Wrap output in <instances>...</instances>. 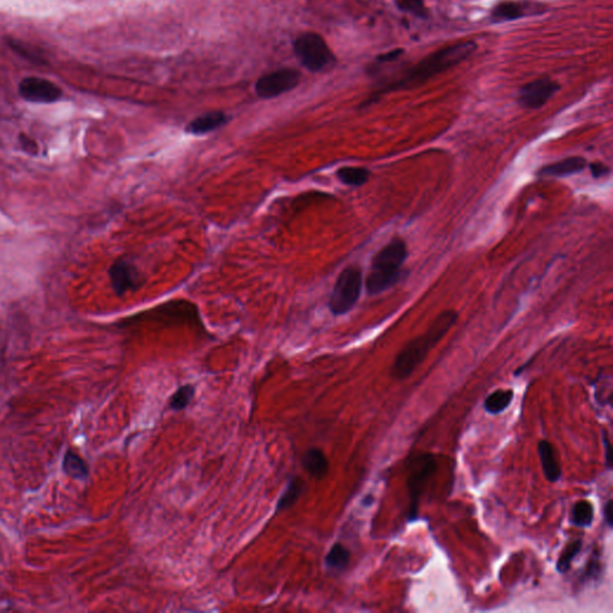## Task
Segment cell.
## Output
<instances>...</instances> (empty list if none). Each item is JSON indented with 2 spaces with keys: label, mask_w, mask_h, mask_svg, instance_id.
Masks as SVG:
<instances>
[{
  "label": "cell",
  "mask_w": 613,
  "mask_h": 613,
  "mask_svg": "<svg viewBox=\"0 0 613 613\" xmlns=\"http://www.w3.org/2000/svg\"><path fill=\"white\" fill-rule=\"evenodd\" d=\"M477 44L475 41L465 40L456 44H449L447 47L439 48L432 51V54L425 56L408 68L399 75V78L391 80L379 87V90L372 92L368 101L363 103L362 107H368L382 96L396 91L410 90L415 87H422L432 77L454 68L458 63H463L477 51Z\"/></svg>",
  "instance_id": "obj_1"
},
{
  "label": "cell",
  "mask_w": 613,
  "mask_h": 613,
  "mask_svg": "<svg viewBox=\"0 0 613 613\" xmlns=\"http://www.w3.org/2000/svg\"><path fill=\"white\" fill-rule=\"evenodd\" d=\"M459 314L455 310H444L432 321L429 329L405 345L393 362L391 375L396 380H405L423 363L429 352L442 341L454 326Z\"/></svg>",
  "instance_id": "obj_2"
},
{
  "label": "cell",
  "mask_w": 613,
  "mask_h": 613,
  "mask_svg": "<svg viewBox=\"0 0 613 613\" xmlns=\"http://www.w3.org/2000/svg\"><path fill=\"white\" fill-rule=\"evenodd\" d=\"M408 245L400 236L393 238L374 255L365 279V290L370 296L384 293L398 284L403 276V262L408 259Z\"/></svg>",
  "instance_id": "obj_3"
},
{
  "label": "cell",
  "mask_w": 613,
  "mask_h": 613,
  "mask_svg": "<svg viewBox=\"0 0 613 613\" xmlns=\"http://www.w3.org/2000/svg\"><path fill=\"white\" fill-rule=\"evenodd\" d=\"M363 288V273L357 265H350L341 271L329 297V310L339 317L350 312L360 300Z\"/></svg>",
  "instance_id": "obj_4"
},
{
  "label": "cell",
  "mask_w": 613,
  "mask_h": 613,
  "mask_svg": "<svg viewBox=\"0 0 613 613\" xmlns=\"http://www.w3.org/2000/svg\"><path fill=\"white\" fill-rule=\"evenodd\" d=\"M293 51L298 61L307 70L320 72L336 61L332 49L322 36L315 32H305L293 41Z\"/></svg>",
  "instance_id": "obj_5"
},
{
  "label": "cell",
  "mask_w": 613,
  "mask_h": 613,
  "mask_svg": "<svg viewBox=\"0 0 613 613\" xmlns=\"http://www.w3.org/2000/svg\"><path fill=\"white\" fill-rule=\"evenodd\" d=\"M437 468L435 456L430 453L415 456L411 461L408 470V487L410 494V508H408V520L415 521L418 516L420 499L423 492L427 479L435 473Z\"/></svg>",
  "instance_id": "obj_6"
},
{
  "label": "cell",
  "mask_w": 613,
  "mask_h": 613,
  "mask_svg": "<svg viewBox=\"0 0 613 613\" xmlns=\"http://www.w3.org/2000/svg\"><path fill=\"white\" fill-rule=\"evenodd\" d=\"M301 82V73L295 68H279L262 75L254 85L260 99H269L289 92Z\"/></svg>",
  "instance_id": "obj_7"
},
{
  "label": "cell",
  "mask_w": 613,
  "mask_h": 613,
  "mask_svg": "<svg viewBox=\"0 0 613 613\" xmlns=\"http://www.w3.org/2000/svg\"><path fill=\"white\" fill-rule=\"evenodd\" d=\"M561 89L556 80L549 77L534 80L520 87L518 92V103L521 107L535 111L544 107Z\"/></svg>",
  "instance_id": "obj_8"
},
{
  "label": "cell",
  "mask_w": 613,
  "mask_h": 613,
  "mask_svg": "<svg viewBox=\"0 0 613 613\" xmlns=\"http://www.w3.org/2000/svg\"><path fill=\"white\" fill-rule=\"evenodd\" d=\"M545 11V5L530 0H502L491 8L489 18L492 23H504L523 17L542 15Z\"/></svg>",
  "instance_id": "obj_9"
},
{
  "label": "cell",
  "mask_w": 613,
  "mask_h": 613,
  "mask_svg": "<svg viewBox=\"0 0 613 613\" xmlns=\"http://www.w3.org/2000/svg\"><path fill=\"white\" fill-rule=\"evenodd\" d=\"M18 92L25 101L40 104L54 103L63 97V90L59 85L41 77H27L20 80Z\"/></svg>",
  "instance_id": "obj_10"
},
{
  "label": "cell",
  "mask_w": 613,
  "mask_h": 613,
  "mask_svg": "<svg viewBox=\"0 0 613 613\" xmlns=\"http://www.w3.org/2000/svg\"><path fill=\"white\" fill-rule=\"evenodd\" d=\"M109 279L111 288L118 296H123L130 291H135L142 285V274L138 267L126 257H121L111 266Z\"/></svg>",
  "instance_id": "obj_11"
},
{
  "label": "cell",
  "mask_w": 613,
  "mask_h": 613,
  "mask_svg": "<svg viewBox=\"0 0 613 613\" xmlns=\"http://www.w3.org/2000/svg\"><path fill=\"white\" fill-rule=\"evenodd\" d=\"M229 115L224 111H209L205 114L197 116L187 125L185 131L188 135H207L210 132L216 131L218 128L224 126L229 123Z\"/></svg>",
  "instance_id": "obj_12"
},
{
  "label": "cell",
  "mask_w": 613,
  "mask_h": 613,
  "mask_svg": "<svg viewBox=\"0 0 613 613\" xmlns=\"http://www.w3.org/2000/svg\"><path fill=\"white\" fill-rule=\"evenodd\" d=\"M587 162L583 157H568V159L551 163L547 166L540 168L538 171L539 176L542 178H563L570 175L578 174L585 169Z\"/></svg>",
  "instance_id": "obj_13"
},
{
  "label": "cell",
  "mask_w": 613,
  "mask_h": 613,
  "mask_svg": "<svg viewBox=\"0 0 613 613\" xmlns=\"http://www.w3.org/2000/svg\"><path fill=\"white\" fill-rule=\"evenodd\" d=\"M538 454L546 480L550 482H557L562 477V470H561L559 463L556 458L554 446L546 439L539 441Z\"/></svg>",
  "instance_id": "obj_14"
},
{
  "label": "cell",
  "mask_w": 613,
  "mask_h": 613,
  "mask_svg": "<svg viewBox=\"0 0 613 613\" xmlns=\"http://www.w3.org/2000/svg\"><path fill=\"white\" fill-rule=\"evenodd\" d=\"M302 465L309 475L317 479H322L327 475L329 470V460L326 458L324 451L319 448L309 449L302 459Z\"/></svg>",
  "instance_id": "obj_15"
},
{
  "label": "cell",
  "mask_w": 613,
  "mask_h": 613,
  "mask_svg": "<svg viewBox=\"0 0 613 613\" xmlns=\"http://www.w3.org/2000/svg\"><path fill=\"white\" fill-rule=\"evenodd\" d=\"M336 175L338 180L346 186L360 187L369 181L370 171L364 166H341Z\"/></svg>",
  "instance_id": "obj_16"
},
{
  "label": "cell",
  "mask_w": 613,
  "mask_h": 613,
  "mask_svg": "<svg viewBox=\"0 0 613 613\" xmlns=\"http://www.w3.org/2000/svg\"><path fill=\"white\" fill-rule=\"evenodd\" d=\"M514 399V391L513 389H497L484 400V410L490 415H499L504 411L511 405Z\"/></svg>",
  "instance_id": "obj_17"
},
{
  "label": "cell",
  "mask_w": 613,
  "mask_h": 613,
  "mask_svg": "<svg viewBox=\"0 0 613 613\" xmlns=\"http://www.w3.org/2000/svg\"><path fill=\"white\" fill-rule=\"evenodd\" d=\"M594 520L593 504L590 501H578L575 503L571 511V523L580 528H587L592 526Z\"/></svg>",
  "instance_id": "obj_18"
},
{
  "label": "cell",
  "mask_w": 613,
  "mask_h": 613,
  "mask_svg": "<svg viewBox=\"0 0 613 613\" xmlns=\"http://www.w3.org/2000/svg\"><path fill=\"white\" fill-rule=\"evenodd\" d=\"M303 487H305V482L300 477L291 479L289 485L285 489L284 494H281V499L278 501L277 511H286L291 508L300 499V496L303 492Z\"/></svg>",
  "instance_id": "obj_19"
},
{
  "label": "cell",
  "mask_w": 613,
  "mask_h": 613,
  "mask_svg": "<svg viewBox=\"0 0 613 613\" xmlns=\"http://www.w3.org/2000/svg\"><path fill=\"white\" fill-rule=\"evenodd\" d=\"M350 556H351L350 551L343 544L336 542L326 556V564L329 568L341 571L348 568Z\"/></svg>",
  "instance_id": "obj_20"
},
{
  "label": "cell",
  "mask_w": 613,
  "mask_h": 613,
  "mask_svg": "<svg viewBox=\"0 0 613 613\" xmlns=\"http://www.w3.org/2000/svg\"><path fill=\"white\" fill-rule=\"evenodd\" d=\"M582 546H583V542L581 539H576L564 547V550L562 551V554L558 558L557 564H556L558 573H566L569 571L573 558L580 554Z\"/></svg>",
  "instance_id": "obj_21"
},
{
  "label": "cell",
  "mask_w": 613,
  "mask_h": 613,
  "mask_svg": "<svg viewBox=\"0 0 613 613\" xmlns=\"http://www.w3.org/2000/svg\"><path fill=\"white\" fill-rule=\"evenodd\" d=\"M63 470L73 478L83 479L87 475V465L78 455L73 454L72 451H68V454L65 455Z\"/></svg>",
  "instance_id": "obj_22"
},
{
  "label": "cell",
  "mask_w": 613,
  "mask_h": 613,
  "mask_svg": "<svg viewBox=\"0 0 613 613\" xmlns=\"http://www.w3.org/2000/svg\"><path fill=\"white\" fill-rule=\"evenodd\" d=\"M194 393L195 389L192 384H186L178 388L174 393V396H171V408L175 411H180L187 408L194 398Z\"/></svg>",
  "instance_id": "obj_23"
},
{
  "label": "cell",
  "mask_w": 613,
  "mask_h": 613,
  "mask_svg": "<svg viewBox=\"0 0 613 613\" xmlns=\"http://www.w3.org/2000/svg\"><path fill=\"white\" fill-rule=\"evenodd\" d=\"M396 6L400 11L408 12L418 18H427L429 10L423 0H396Z\"/></svg>",
  "instance_id": "obj_24"
},
{
  "label": "cell",
  "mask_w": 613,
  "mask_h": 613,
  "mask_svg": "<svg viewBox=\"0 0 613 613\" xmlns=\"http://www.w3.org/2000/svg\"><path fill=\"white\" fill-rule=\"evenodd\" d=\"M8 46H11L12 49L16 51L20 56L32 60V61H35V63H42L41 61V56L36 51H29L28 47L23 46V44H20V41L10 40L8 41Z\"/></svg>",
  "instance_id": "obj_25"
},
{
  "label": "cell",
  "mask_w": 613,
  "mask_h": 613,
  "mask_svg": "<svg viewBox=\"0 0 613 613\" xmlns=\"http://www.w3.org/2000/svg\"><path fill=\"white\" fill-rule=\"evenodd\" d=\"M403 48H396V49L387 51L384 54H380V56H376L375 63H372V68L374 66H382L384 63H393L396 59H399L400 56H403Z\"/></svg>",
  "instance_id": "obj_26"
},
{
  "label": "cell",
  "mask_w": 613,
  "mask_h": 613,
  "mask_svg": "<svg viewBox=\"0 0 613 613\" xmlns=\"http://www.w3.org/2000/svg\"><path fill=\"white\" fill-rule=\"evenodd\" d=\"M590 174L594 178H605L611 173L609 166H606L605 163L592 162L590 164Z\"/></svg>",
  "instance_id": "obj_27"
},
{
  "label": "cell",
  "mask_w": 613,
  "mask_h": 613,
  "mask_svg": "<svg viewBox=\"0 0 613 613\" xmlns=\"http://www.w3.org/2000/svg\"><path fill=\"white\" fill-rule=\"evenodd\" d=\"M20 142L22 149H23L25 152H28L29 154L35 156V154H37V152H39V147H37V144H36L35 140H32V138H29L27 135H20Z\"/></svg>",
  "instance_id": "obj_28"
},
{
  "label": "cell",
  "mask_w": 613,
  "mask_h": 613,
  "mask_svg": "<svg viewBox=\"0 0 613 613\" xmlns=\"http://www.w3.org/2000/svg\"><path fill=\"white\" fill-rule=\"evenodd\" d=\"M602 443H604V447H605V463L606 466L609 470L612 468V460H611V443H609V436H607V432L604 430L602 432Z\"/></svg>",
  "instance_id": "obj_29"
},
{
  "label": "cell",
  "mask_w": 613,
  "mask_h": 613,
  "mask_svg": "<svg viewBox=\"0 0 613 613\" xmlns=\"http://www.w3.org/2000/svg\"><path fill=\"white\" fill-rule=\"evenodd\" d=\"M604 518H605V523H607V526L609 528H612L613 527V506H612V499H609L607 502H606L605 508H604Z\"/></svg>",
  "instance_id": "obj_30"
}]
</instances>
